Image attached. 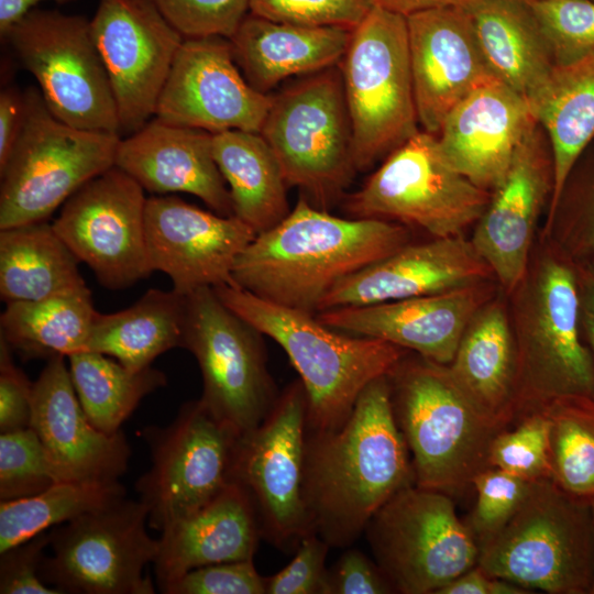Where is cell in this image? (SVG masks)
<instances>
[{"label":"cell","mask_w":594,"mask_h":594,"mask_svg":"<svg viewBox=\"0 0 594 594\" xmlns=\"http://www.w3.org/2000/svg\"><path fill=\"white\" fill-rule=\"evenodd\" d=\"M12 350L0 338V431L10 432L30 427L33 383L18 367Z\"/></svg>","instance_id":"cell-51"},{"label":"cell","mask_w":594,"mask_h":594,"mask_svg":"<svg viewBox=\"0 0 594 594\" xmlns=\"http://www.w3.org/2000/svg\"><path fill=\"white\" fill-rule=\"evenodd\" d=\"M553 183L550 143L537 122L517 147L504 178L491 191L490 202L470 238L506 294L526 270Z\"/></svg>","instance_id":"cell-21"},{"label":"cell","mask_w":594,"mask_h":594,"mask_svg":"<svg viewBox=\"0 0 594 594\" xmlns=\"http://www.w3.org/2000/svg\"><path fill=\"white\" fill-rule=\"evenodd\" d=\"M410 241L404 224L340 218L301 196L280 222L255 235L232 277L262 299L317 314L336 284Z\"/></svg>","instance_id":"cell-2"},{"label":"cell","mask_w":594,"mask_h":594,"mask_svg":"<svg viewBox=\"0 0 594 594\" xmlns=\"http://www.w3.org/2000/svg\"><path fill=\"white\" fill-rule=\"evenodd\" d=\"M148 510L121 496L50 531L52 556L40 576L62 594H153L144 568L158 552L146 530Z\"/></svg>","instance_id":"cell-13"},{"label":"cell","mask_w":594,"mask_h":594,"mask_svg":"<svg viewBox=\"0 0 594 594\" xmlns=\"http://www.w3.org/2000/svg\"><path fill=\"white\" fill-rule=\"evenodd\" d=\"M499 289L491 278L433 295L326 309L316 317L338 331L380 339L448 365L469 322Z\"/></svg>","instance_id":"cell-22"},{"label":"cell","mask_w":594,"mask_h":594,"mask_svg":"<svg viewBox=\"0 0 594 594\" xmlns=\"http://www.w3.org/2000/svg\"><path fill=\"white\" fill-rule=\"evenodd\" d=\"M62 482L31 427L0 435V501L33 496Z\"/></svg>","instance_id":"cell-42"},{"label":"cell","mask_w":594,"mask_h":594,"mask_svg":"<svg viewBox=\"0 0 594 594\" xmlns=\"http://www.w3.org/2000/svg\"><path fill=\"white\" fill-rule=\"evenodd\" d=\"M145 190L113 166L81 186L52 223L100 285L124 289L146 278Z\"/></svg>","instance_id":"cell-17"},{"label":"cell","mask_w":594,"mask_h":594,"mask_svg":"<svg viewBox=\"0 0 594 594\" xmlns=\"http://www.w3.org/2000/svg\"><path fill=\"white\" fill-rule=\"evenodd\" d=\"M490 466L528 482L552 479L550 424L540 409L528 411L493 439Z\"/></svg>","instance_id":"cell-41"},{"label":"cell","mask_w":594,"mask_h":594,"mask_svg":"<svg viewBox=\"0 0 594 594\" xmlns=\"http://www.w3.org/2000/svg\"><path fill=\"white\" fill-rule=\"evenodd\" d=\"M44 0H0V35L28 14L32 8ZM59 4L69 3L76 0H51Z\"/></svg>","instance_id":"cell-56"},{"label":"cell","mask_w":594,"mask_h":594,"mask_svg":"<svg viewBox=\"0 0 594 594\" xmlns=\"http://www.w3.org/2000/svg\"><path fill=\"white\" fill-rule=\"evenodd\" d=\"M24 95L23 127L0 167V230L46 221L81 186L114 166L121 139L62 122L35 86Z\"/></svg>","instance_id":"cell-7"},{"label":"cell","mask_w":594,"mask_h":594,"mask_svg":"<svg viewBox=\"0 0 594 594\" xmlns=\"http://www.w3.org/2000/svg\"><path fill=\"white\" fill-rule=\"evenodd\" d=\"M448 370L476 409L506 429L517 418V353L501 288L465 328Z\"/></svg>","instance_id":"cell-29"},{"label":"cell","mask_w":594,"mask_h":594,"mask_svg":"<svg viewBox=\"0 0 594 594\" xmlns=\"http://www.w3.org/2000/svg\"><path fill=\"white\" fill-rule=\"evenodd\" d=\"M184 38H230L248 15L249 0H154Z\"/></svg>","instance_id":"cell-46"},{"label":"cell","mask_w":594,"mask_h":594,"mask_svg":"<svg viewBox=\"0 0 594 594\" xmlns=\"http://www.w3.org/2000/svg\"><path fill=\"white\" fill-rule=\"evenodd\" d=\"M151 468L135 483L148 525L166 526L202 508L232 484L240 435L199 399L185 403L166 427L143 430Z\"/></svg>","instance_id":"cell-15"},{"label":"cell","mask_w":594,"mask_h":594,"mask_svg":"<svg viewBox=\"0 0 594 594\" xmlns=\"http://www.w3.org/2000/svg\"><path fill=\"white\" fill-rule=\"evenodd\" d=\"M307 395L295 380L264 420L239 437L232 483L249 498L261 537L283 552H295L310 532L302 499Z\"/></svg>","instance_id":"cell-16"},{"label":"cell","mask_w":594,"mask_h":594,"mask_svg":"<svg viewBox=\"0 0 594 594\" xmlns=\"http://www.w3.org/2000/svg\"><path fill=\"white\" fill-rule=\"evenodd\" d=\"M212 153L229 188L233 216L256 234L289 213L288 186L275 154L260 133H213Z\"/></svg>","instance_id":"cell-32"},{"label":"cell","mask_w":594,"mask_h":594,"mask_svg":"<svg viewBox=\"0 0 594 594\" xmlns=\"http://www.w3.org/2000/svg\"><path fill=\"white\" fill-rule=\"evenodd\" d=\"M165 594H266V576L253 560L221 562L185 573Z\"/></svg>","instance_id":"cell-47"},{"label":"cell","mask_w":594,"mask_h":594,"mask_svg":"<svg viewBox=\"0 0 594 594\" xmlns=\"http://www.w3.org/2000/svg\"><path fill=\"white\" fill-rule=\"evenodd\" d=\"M330 548L316 532L305 535L289 563L266 576V594H323Z\"/></svg>","instance_id":"cell-48"},{"label":"cell","mask_w":594,"mask_h":594,"mask_svg":"<svg viewBox=\"0 0 594 594\" xmlns=\"http://www.w3.org/2000/svg\"><path fill=\"white\" fill-rule=\"evenodd\" d=\"M1 38L36 79L55 118L77 129L121 135L112 87L89 20L33 9Z\"/></svg>","instance_id":"cell-12"},{"label":"cell","mask_w":594,"mask_h":594,"mask_svg":"<svg viewBox=\"0 0 594 594\" xmlns=\"http://www.w3.org/2000/svg\"><path fill=\"white\" fill-rule=\"evenodd\" d=\"M521 1H525V2H528V3H529V2H532V1H535V0H521Z\"/></svg>","instance_id":"cell-58"},{"label":"cell","mask_w":594,"mask_h":594,"mask_svg":"<svg viewBox=\"0 0 594 594\" xmlns=\"http://www.w3.org/2000/svg\"><path fill=\"white\" fill-rule=\"evenodd\" d=\"M581 332L594 361V258L575 261Z\"/></svg>","instance_id":"cell-53"},{"label":"cell","mask_w":594,"mask_h":594,"mask_svg":"<svg viewBox=\"0 0 594 594\" xmlns=\"http://www.w3.org/2000/svg\"><path fill=\"white\" fill-rule=\"evenodd\" d=\"M517 353V418L561 396L594 395L575 261L538 232L526 270L506 294Z\"/></svg>","instance_id":"cell-3"},{"label":"cell","mask_w":594,"mask_h":594,"mask_svg":"<svg viewBox=\"0 0 594 594\" xmlns=\"http://www.w3.org/2000/svg\"><path fill=\"white\" fill-rule=\"evenodd\" d=\"M6 305L0 338L23 358H67L87 351L98 314L89 289Z\"/></svg>","instance_id":"cell-36"},{"label":"cell","mask_w":594,"mask_h":594,"mask_svg":"<svg viewBox=\"0 0 594 594\" xmlns=\"http://www.w3.org/2000/svg\"><path fill=\"white\" fill-rule=\"evenodd\" d=\"M50 541V531H43L0 552L1 594H62L40 576L44 550Z\"/></svg>","instance_id":"cell-49"},{"label":"cell","mask_w":594,"mask_h":594,"mask_svg":"<svg viewBox=\"0 0 594 594\" xmlns=\"http://www.w3.org/2000/svg\"><path fill=\"white\" fill-rule=\"evenodd\" d=\"M364 535L375 562L399 594H437L475 566L480 557L452 496L417 485L391 497Z\"/></svg>","instance_id":"cell-11"},{"label":"cell","mask_w":594,"mask_h":594,"mask_svg":"<svg viewBox=\"0 0 594 594\" xmlns=\"http://www.w3.org/2000/svg\"><path fill=\"white\" fill-rule=\"evenodd\" d=\"M25 118V95L15 86L0 92V167H2L22 130Z\"/></svg>","instance_id":"cell-52"},{"label":"cell","mask_w":594,"mask_h":594,"mask_svg":"<svg viewBox=\"0 0 594 594\" xmlns=\"http://www.w3.org/2000/svg\"><path fill=\"white\" fill-rule=\"evenodd\" d=\"M529 106L552 152L554 183L548 212L575 162L594 141V55L554 65L546 86Z\"/></svg>","instance_id":"cell-35"},{"label":"cell","mask_w":594,"mask_h":594,"mask_svg":"<svg viewBox=\"0 0 594 594\" xmlns=\"http://www.w3.org/2000/svg\"><path fill=\"white\" fill-rule=\"evenodd\" d=\"M65 359L64 355L47 359L33 382L30 427L63 482H118L128 469L129 443L121 431L107 435L89 421Z\"/></svg>","instance_id":"cell-25"},{"label":"cell","mask_w":594,"mask_h":594,"mask_svg":"<svg viewBox=\"0 0 594 594\" xmlns=\"http://www.w3.org/2000/svg\"><path fill=\"white\" fill-rule=\"evenodd\" d=\"M262 337L222 302L213 287L186 295L182 348L199 365L200 400L240 436L264 420L279 395L267 369Z\"/></svg>","instance_id":"cell-14"},{"label":"cell","mask_w":594,"mask_h":594,"mask_svg":"<svg viewBox=\"0 0 594 594\" xmlns=\"http://www.w3.org/2000/svg\"><path fill=\"white\" fill-rule=\"evenodd\" d=\"M387 378L415 485L450 496L473 488L476 475L490 468L492 441L503 429L476 409L444 364L408 352Z\"/></svg>","instance_id":"cell-5"},{"label":"cell","mask_w":594,"mask_h":594,"mask_svg":"<svg viewBox=\"0 0 594 594\" xmlns=\"http://www.w3.org/2000/svg\"><path fill=\"white\" fill-rule=\"evenodd\" d=\"M339 68L362 172L419 131L406 16L376 4L352 30Z\"/></svg>","instance_id":"cell-8"},{"label":"cell","mask_w":594,"mask_h":594,"mask_svg":"<svg viewBox=\"0 0 594 594\" xmlns=\"http://www.w3.org/2000/svg\"><path fill=\"white\" fill-rule=\"evenodd\" d=\"M79 260L46 221L0 230V296L32 301L89 289Z\"/></svg>","instance_id":"cell-33"},{"label":"cell","mask_w":594,"mask_h":594,"mask_svg":"<svg viewBox=\"0 0 594 594\" xmlns=\"http://www.w3.org/2000/svg\"><path fill=\"white\" fill-rule=\"evenodd\" d=\"M272 95L255 90L238 67L230 40L185 38L157 101L155 118L173 125L260 133Z\"/></svg>","instance_id":"cell-19"},{"label":"cell","mask_w":594,"mask_h":594,"mask_svg":"<svg viewBox=\"0 0 594 594\" xmlns=\"http://www.w3.org/2000/svg\"><path fill=\"white\" fill-rule=\"evenodd\" d=\"M90 31L116 99L120 133L155 116L184 36L154 0H99Z\"/></svg>","instance_id":"cell-18"},{"label":"cell","mask_w":594,"mask_h":594,"mask_svg":"<svg viewBox=\"0 0 594 594\" xmlns=\"http://www.w3.org/2000/svg\"><path fill=\"white\" fill-rule=\"evenodd\" d=\"M160 532L153 564L162 593L196 568L253 560L262 540L253 507L234 483L199 510Z\"/></svg>","instance_id":"cell-28"},{"label":"cell","mask_w":594,"mask_h":594,"mask_svg":"<svg viewBox=\"0 0 594 594\" xmlns=\"http://www.w3.org/2000/svg\"><path fill=\"white\" fill-rule=\"evenodd\" d=\"M530 484L492 466L476 475L473 481L476 502L465 522L479 547L495 536L514 516Z\"/></svg>","instance_id":"cell-44"},{"label":"cell","mask_w":594,"mask_h":594,"mask_svg":"<svg viewBox=\"0 0 594 594\" xmlns=\"http://www.w3.org/2000/svg\"><path fill=\"white\" fill-rule=\"evenodd\" d=\"M539 233L574 261L594 258V141L570 170Z\"/></svg>","instance_id":"cell-40"},{"label":"cell","mask_w":594,"mask_h":594,"mask_svg":"<svg viewBox=\"0 0 594 594\" xmlns=\"http://www.w3.org/2000/svg\"><path fill=\"white\" fill-rule=\"evenodd\" d=\"M536 123L527 100L492 77L450 111L436 136L442 156L455 170L492 191Z\"/></svg>","instance_id":"cell-26"},{"label":"cell","mask_w":594,"mask_h":594,"mask_svg":"<svg viewBox=\"0 0 594 594\" xmlns=\"http://www.w3.org/2000/svg\"><path fill=\"white\" fill-rule=\"evenodd\" d=\"M510 584L486 574L477 564L441 587L437 594H508Z\"/></svg>","instance_id":"cell-54"},{"label":"cell","mask_w":594,"mask_h":594,"mask_svg":"<svg viewBox=\"0 0 594 594\" xmlns=\"http://www.w3.org/2000/svg\"><path fill=\"white\" fill-rule=\"evenodd\" d=\"M260 134L288 187H298L320 209L333 205L356 172L339 65L306 75L272 95Z\"/></svg>","instance_id":"cell-9"},{"label":"cell","mask_w":594,"mask_h":594,"mask_svg":"<svg viewBox=\"0 0 594 594\" xmlns=\"http://www.w3.org/2000/svg\"><path fill=\"white\" fill-rule=\"evenodd\" d=\"M590 499H591L592 512H593V520H594V495ZM591 594H594V584H593Z\"/></svg>","instance_id":"cell-57"},{"label":"cell","mask_w":594,"mask_h":594,"mask_svg":"<svg viewBox=\"0 0 594 594\" xmlns=\"http://www.w3.org/2000/svg\"><path fill=\"white\" fill-rule=\"evenodd\" d=\"M376 4V0H249V11L275 22L353 30Z\"/></svg>","instance_id":"cell-45"},{"label":"cell","mask_w":594,"mask_h":594,"mask_svg":"<svg viewBox=\"0 0 594 594\" xmlns=\"http://www.w3.org/2000/svg\"><path fill=\"white\" fill-rule=\"evenodd\" d=\"M255 231L235 216L200 209L177 196H152L145 206V241L153 272L165 273L175 292L237 286V258Z\"/></svg>","instance_id":"cell-20"},{"label":"cell","mask_w":594,"mask_h":594,"mask_svg":"<svg viewBox=\"0 0 594 594\" xmlns=\"http://www.w3.org/2000/svg\"><path fill=\"white\" fill-rule=\"evenodd\" d=\"M415 485L396 425L387 375L370 383L336 429L305 432L302 499L310 530L331 548H349L396 493Z\"/></svg>","instance_id":"cell-1"},{"label":"cell","mask_w":594,"mask_h":594,"mask_svg":"<svg viewBox=\"0 0 594 594\" xmlns=\"http://www.w3.org/2000/svg\"><path fill=\"white\" fill-rule=\"evenodd\" d=\"M72 382L89 421L107 435L120 432L140 402L166 385L165 374L152 366L131 371L112 358L82 351L67 356Z\"/></svg>","instance_id":"cell-37"},{"label":"cell","mask_w":594,"mask_h":594,"mask_svg":"<svg viewBox=\"0 0 594 594\" xmlns=\"http://www.w3.org/2000/svg\"><path fill=\"white\" fill-rule=\"evenodd\" d=\"M114 166L152 194L186 193L213 212L233 216L229 188L212 153V134L155 117L120 139Z\"/></svg>","instance_id":"cell-27"},{"label":"cell","mask_w":594,"mask_h":594,"mask_svg":"<svg viewBox=\"0 0 594 594\" xmlns=\"http://www.w3.org/2000/svg\"><path fill=\"white\" fill-rule=\"evenodd\" d=\"M464 8L493 74L530 103L554 67L530 4L521 0H472Z\"/></svg>","instance_id":"cell-31"},{"label":"cell","mask_w":594,"mask_h":594,"mask_svg":"<svg viewBox=\"0 0 594 594\" xmlns=\"http://www.w3.org/2000/svg\"><path fill=\"white\" fill-rule=\"evenodd\" d=\"M406 21L418 122L437 135L450 111L496 76L464 7L424 10L407 15Z\"/></svg>","instance_id":"cell-23"},{"label":"cell","mask_w":594,"mask_h":594,"mask_svg":"<svg viewBox=\"0 0 594 594\" xmlns=\"http://www.w3.org/2000/svg\"><path fill=\"white\" fill-rule=\"evenodd\" d=\"M477 565L490 576L532 593L591 594L594 520L591 499L552 479L531 482L508 522L480 547Z\"/></svg>","instance_id":"cell-6"},{"label":"cell","mask_w":594,"mask_h":594,"mask_svg":"<svg viewBox=\"0 0 594 594\" xmlns=\"http://www.w3.org/2000/svg\"><path fill=\"white\" fill-rule=\"evenodd\" d=\"M495 278L465 235L403 245L336 284L318 312L444 293Z\"/></svg>","instance_id":"cell-24"},{"label":"cell","mask_w":594,"mask_h":594,"mask_svg":"<svg viewBox=\"0 0 594 594\" xmlns=\"http://www.w3.org/2000/svg\"><path fill=\"white\" fill-rule=\"evenodd\" d=\"M395 590L378 564L355 548H345L327 569L323 594H392Z\"/></svg>","instance_id":"cell-50"},{"label":"cell","mask_w":594,"mask_h":594,"mask_svg":"<svg viewBox=\"0 0 594 594\" xmlns=\"http://www.w3.org/2000/svg\"><path fill=\"white\" fill-rule=\"evenodd\" d=\"M472 0H376L377 6L407 16L411 13L443 7H464Z\"/></svg>","instance_id":"cell-55"},{"label":"cell","mask_w":594,"mask_h":594,"mask_svg":"<svg viewBox=\"0 0 594 594\" xmlns=\"http://www.w3.org/2000/svg\"><path fill=\"white\" fill-rule=\"evenodd\" d=\"M535 409H540L550 424L552 480L571 494L591 498L594 495V395L561 396Z\"/></svg>","instance_id":"cell-39"},{"label":"cell","mask_w":594,"mask_h":594,"mask_svg":"<svg viewBox=\"0 0 594 594\" xmlns=\"http://www.w3.org/2000/svg\"><path fill=\"white\" fill-rule=\"evenodd\" d=\"M529 4L554 65L594 55V0H535Z\"/></svg>","instance_id":"cell-43"},{"label":"cell","mask_w":594,"mask_h":594,"mask_svg":"<svg viewBox=\"0 0 594 594\" xmlns=\"http://www.w3.org/2000/svg\"><path fill=\"white\" fill-rule=\"evenodd\" d=\"M125 496L118 482H62L46 491L0 503V552L57 525Z\"/></svg>","instance_id":"cell-38"},{"label":"cell","mask_w":594,"mask_h":594,"mask_svg":"<svg viewBox=\"0 0 594 594\" xmlns=\"http://www.w3.org/2000/svg\"><path fill=\"white\" fill-rule=\"evenodd\" d=\"M351 34L345 28L275 22L249 13L229 40L246 81L270 95L286 78L339 65Z\"/></svg>","instance_id":"cell-30"},{"label":"cell","mask_w":594,"mask_h":594,"mask_svg":"<svg viewBox=\"0 0 594 594\" xmlns=\"http://www.w3.org/2000/svg\"><path fill=\"white\" fill-rule=\"evenodd\" d=\"M490 198L491 191L444 160L435 134L419 130L346 197L344 209L351 218L393 221L448 238L465 235Z\"/></svg>","instance_id":"cell-10"},{"label":"cell","mask_w":594,"mask_h":594,"mask_svg":"<svg viewBox=\"0 0 594 594\" xmlns=\"http://www.w3.org/2000/svg\"><path fill=\"white\" fill-rule=\"evenodd\" d=\"M213 289L226 306L287 354L306 391L309 431L341 426L363 389L388 375L410 352L380 339L338 331L316 314L267 301L239 286Z\"/></svg>","instance_id":"cell-4"},{"label":"cell","mask_w":594,"mask_h":594,"mask_svg":"<svg viewBox=\"0 0 594 594\" xmlns=\"http://www.w3.org/2000/svg\"><path fill=\"white\" fill-rule=\"evenodd\" d=\"M185 320L186 295L153 288L123 310L98 312L87 351L108 355L131 371H141L164 352L182 348Z\"/></svg>","instance_id":"cell-34"}]
</instances>
